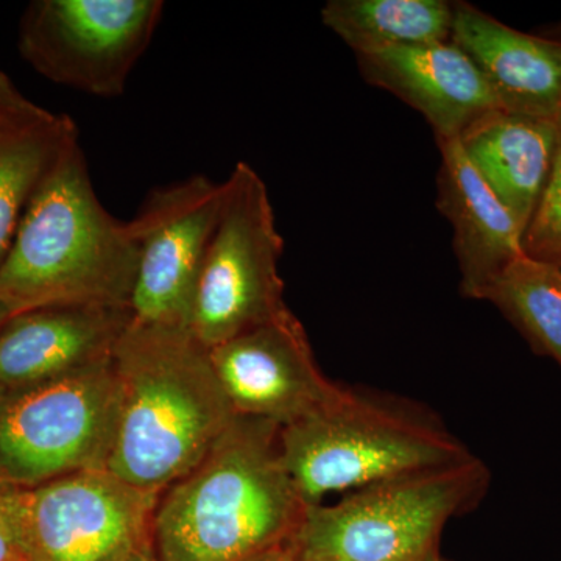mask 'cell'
I'll list each match as a JSON object with an SVG mask.
<instances>
[{
	"instance_id": "obj_13",
	"label": "cell",
	"mask_w": 561,
	"mask_h": 561,
	"mask_svg": "<svg viewBox=\"0 0 561 561\" xmlns=\"http://www.w3.org/2000/svg\"><path fill=\"white\" fill-rule=\"evenodd\" d=\"M131 321L130 309H36L0 330V386L20 390L113 359Z\"/></svg>"
},
{
	"instance_id": "obj_26",
	"label": "cell",
	"mask_w": 561,
	"mask_h": 561,
	"mask_svg": "<svg viewBox=\"0 0 561 561\" xmlns=\"http://www.w3.org/2000/svg\"><path fill=\"white\" fill-rule=\"evenodd\" d=\"M7 393H9V390H7L5 387L0 386V402L3 401V398L7 397Z\"/></svg>"
},
{
	"instance_id": "obj_8",
	"label": "cell",
	"mask_w": 561,
	"mask_h": 561,
	"mask_svg": "<svg viewBox=\"0 0 561 561\" xmlns=\"http://www.w3.org/2000/svg\"><path fill=\"white\" fill-rule=\"evenodd\" d=\"M162 13L161 0H35L21 18L20 51L54 83L119 98Z\"/></svg>"
},
{
	"instance_id": "obj_1",
	"label": "cell",
	"mask_w": 561,
	"mask_h": 561,
	"mask_svg": "<svg viewBox=\"0 0 561 561\" xmlns=\"http://www.w3.org/2000/svg\"><path fill=\"white\" fill-rule=\"evenodd\" d=\"M113 367L117 420L106 470L162 493L201 463L238 415L191 330L131 319Z\"/></svg>"
},
{
	"instance_id": "obj_11",
	"label": "cell",
	"mask_w": 561,
	"mask_h": 561,
	"mask_svg": "<svg viewBox=\"0 0 561 561\" xmlns=\"http://www.w3.org/2000/svg\"><path fill=\"white\" fill-rule=\"evenodd\" d=\"M209 357L236 415L280 427L330 404L343 387L320 370L305 328L290 309L214 346Z\"/></svg>"
},
{
	"instance_id": "obj_14",
	"label": "cell",
	"mask_w": 561,
	"mask_h": 561,
	"mask_svg": "<svg viewBox=\"0 0 561 561\" xmlns=\"http://www.w3.org/2000/svg\"><path fill=\"white\" fill-rule=\"evenodd\" d=\"M451 41L476 62L501 110L561 116V41L527 35L467 2L454 3Z\"/></svg>"
},
{
	"instance_id": "obj_29",
	"label": "cell",
	"mask_w": 561,
	"mask_h": 561,
	"mask_svg": "<svg viewBox=\"0 0 561 561\" xmlns=\"http://www.w3.org/2000/svg\"><path fill=\"white\" fill-rule=\"evenodd\" d=\"M440 561H443V560H440Z\"/></svg>"
},
{
	"instance_id": "obj_12",
	"label": "cell",
	"mask_w": 561,
	"mask_h": 561,
	"mask_svg": "<svg viewBox=\"0 0 561 561\" xmlns=\"http://www.w3.org/2000/svg\"><path fill=\"white\" fill-rule=\"evenodd\" d=\"M368 83L423 114L435 138L459 139L476 121L501 110L476 62L453 41L359 55Z\"/></svg>"
},
{
	"instance_id": "obj_23",
	"label": "cell",
	"mask_w": 561,
	"mask_h": 561,
	"mask_svg": "<svg viewBox=\"0 0 561 561\" xmlns=\"http://www.w3.org/2000/svg\"><path fill=\"white\" fill-rule=\"evenodd\" d=\"M243 561H301L298 557L297 549L294 548L291 541L284 542V545L275 546V548L267 549V551L256 553L250 559Z\"/></svg>"
},
{
	"instance_id": "obj_16",
	"label": "cell",
	"mask_w": 561,
	"mask_h": 561,
	"mask_svg": "<svg viewBox=\"0 0 561 561\" xmlns=\"http://www.w3.org/2000/svg\"><path fill=\"white\" fill-rule=\"evenodd\" d=\"M559 124L494 110L460 136L476 171L511 210L523 236L551 172Z\"/></svg>"
},
{
	"instance_id": "obj_3",
	"label": "cell",
	"mask_w": 561,
	"mask_h": 561,
	"mask_svg": "<svg viewBox=\"0 0 561 561\" xmlns=\"http://www.w3.org/2000/svg\"><path fill=\"white\" fill-rule=\"evenodd\" d=\"M279 432L238 415L169 486L151 527L157 561H243L294 540L308 505L284 468Z\"/></svg>"
},
{
	"instance_id": "obj_10",
	"label": "cell",
	"mask_w": 561,
	"mask_h": 561,
	"mask_svg": "<svg viewBox=\"0 0 561 561\" xmlns=\"http://www.w3.org/2000/svg\"><path fill=\"white\" fill-rule=\"evenodd\" d=\"M224 183L192 175L147 195L130 224L138 245L131 319L191 330L195 291L219 224Z\"/></svg>"
},
{
	"instance_id": "obj_27",
	"label": "cell",
	"mask_w": 561,
	"mask_h": 561,
	"mask_svg": "<svg viewBox=\"0 0 561 561\" xmlns=\"http://www.w3.org/2000/svg\"><path fill=\"white\" fill-rule=\"evenodd\" d=\"M432 561H440V557H437V559H434Z\"/></svg>"
},
{
	"instance_id": "obj_19",
	"label": "cell",
	"mask_w": 561,
	"mask_h": 561,
	"mask_svg": "<svg viewBox=\"0 0 561 561\" xmlns=\"http://www.w3.org/2000/svg\"><path fill=\"white\" fill-rule=\"evenodd\" d=\"M483 300L561 367V268L523 254L496 276Z\"/></svg>"
},
{
	"instance_id": "obj_2",
	"label": "cell",
	"mask_w": 561,
	"mask_h": 561,
	"mask_svg": "<svg viewBox=\"0 0 561 561\" xmlns=\"http://www.w3.org/2000/svg\"><path fill=\"white\" fill-rule=\"evenodd\" d=\"M138 245L92 184L76 138L33 194L0 267V302L13 316L46 308L130 309Z\"/></svg>"
},
{
	"instance_id": "obj_15",
	"label": "cell",
	"mask_w": 561,
	"mask_h": 561,
	"mask_svg": "<svg viewBox=\"0 0 561 561\" xmlns=\"http://www.w3.org/2000/svg\"><path fill=\"white\" fill-rule=\"evenodd\" d=\"M437 144L442 153L437 208L453 225L460 291L483 300L496 276L523 256V231L468 160L459 139Z\"/></svg>"
},
{
	"instance_id": "obj_20",
	"label": "cell",
	"mask_w": 561,
	"mask_h": 561,
	"mask_svg": "<svg viewBox=\"0 0 561 561\" xmlns=\"http://www.w3.org/2000/svg\"><path fill=\"white\" fill-rule=\"evenodd\" d=\"M556 153L540 201L523 236L526 256L561 268V116Z\"/></svg>"
},
{
	"instance_id": "obj_4",
	"label": "cell",
	"mask_w": 561,
	"mask_h": 561,
	"mask_svg": "<svg viewBox=\"0 0 561 561\" xmlns=\"http://www.w3.org/2000/svg\"><path fill=\"white\" fill-rule=\"evenodd\" d=\"M284 468L306 505L472 456L412 402L342 387L341 393L279 432Z\"/></svg>"
},
{
	"instance_id": "obj_28",
	"label": "cell",
	"mask_w": 561,
	"mask_h": 561,
	"mask_svg": "<svg viewBox=\"0 0 561 561\" xmlns=\"http://www.w3.org/2000/svg\"><path fill=\"white\" fill-rule=\"evenodd\" d=\"M301 560V559H300ZM301 561H317V560H301Z\"/></svg>"
},
{
	"instance_id": "obj_18",
	"label": "cell",
	"mask_w": 561,
	"mask_h": 561,
	"mask_svg": "<svg viewBox=\"0 0 561 561\" xmlns=\"http://www.w3.org/2000/svg\"><path fill=\"white\" fill-rule=\"evenodd\" d=\"M76 138L79 128L72 117L51 111L0 131V267L41 181Z\"/></svg>"
},
{
	"instance_id": "obj_25",
	"label": "cell",
	"mask_w": 561,
	"mask_h": 561,
	"mask_svg": "<svg viewBox=\"0 0 561 561\" xmlns=\"http://www.w3.org/2000/svg\"><path fill=\"white\" fill-rule=\"evenodd\" d=\"M130 561H157L154 559L153 552L150 549H146V551L139 552L138 556L133 557Z\"/></svg>"
},
{
	"instance_id": "obj_6",
	"label": "cell",
	"mask_w": 561,
	"mask_h": 561,
	"mask_svg": "<svg viewBox=\"0 0 561 561\" xmlns=\"http://www.w3.org/2000/svg\"><path fill=\"white\" fill-rule=\"evenodd\" d=\"M219 224L203 261L191 331L210 350L286 311L284 241L267 186L249 162L224 181Z\"/></svg>"
},
{
	"instance_id": "obj_21",
	"label": "cell",
	"mask_w": 561,
	"mask_h": 561,
	"mask_svg": "<svg viewBox=\"0 0 561 561\" xmlns=\"http://www.w3.org/2000/svg\"><path fill=\"white\" fill-rule=\"evenodd\" d=\"M49 113V110L25 98L13 80L0 70V131L31 124Z\"/></svg>"
},
{
	"instance_id": "obj_22",
	"label": "cell",
	"mask_w": 561,
	"mask_h": 561,
	"mask_svg": "<svg viewBox=\"0 0 561 561\" xmlns=\"http://www.w3.org/2000/svg\"><path fill=\"white\" fill-rule=\"evenodd\" d=\"M14 486L0 479V561H28L14 518Z\"/></svg>"
},
{
	"instance_id": "obj_9",
	"label": "cell",
	"mask_w": 561,
	"mask_h": 561,
	"mask_svg": "<svg viewBox=\"0 0 561 561\" xmlns=\"http://www.w3.org/2000/svg\"><path fill=\"white\" fill-rule=\"evenodd\" d=\"M160 497L91 470L14 486L13 508L28 561H130L151 548Z\"/></svg>"
},
{
	"instance_id": "obj_17",
	"label": "cell",
	"mask_w": 561,
	"mask_h": 561,
	"mask_svg": "<svg viewBox=\"0 0 561 561\" xmlns=\"http://www.w3.org/2000/svg\"><path fill=\"white\" fill-rule=\"evenodd\" d=\"M321 21L359 55L451 41L454 3L445 0H330Z\"/></svg>"
},
{
	"instance_id": "obj_24",
	"label": "cell",
	"mask_w": 561,
	"mask_h": 561,
	"mask_svg": "<svg viewBox=\"0 0 561 561\" xmlns=\"http://www.w3.org/2000/svg\"><path fill=\"white\" fill-rule=\"evenodd\" d=\"M11 317H13V313H11L10 309L0 302V330H2L3 324H5Z\"/></svg>"
},
{
	"instance_id": "obj_7",
	"label": "cell",
	"mask_w": 561,
	"mask_h": 561,
	"mask_svg": "<svg viewBox=\"0 0 561 561\" xmlns=\"http://www.w3.org/2000/svg\"><path fill=\"white\" fill-rule=\"evenodd\" d=\"M116 420L113 359L9 391L0 402V479L32 489L106 470Z\"/></svg>"
},
{
	"instance_id": "obj_5",
	"label": "cell",
	"mask_w": 561,
	"mask_h": 561,
	"mask_svg": "<svg viewBox=\"0 0 561 561\" xmlns=\"http://www.w3.org/2000/svg\"><path fill=\"white\" fill-rule=\"evenodd\" d=\"M486 483L474 456L373 483L309 505L291 545L301 560L432 561L446 523L474 507Z\"/></svg>"
}]
</instances>
